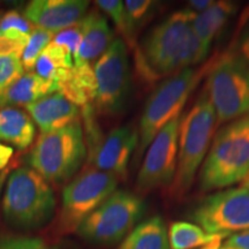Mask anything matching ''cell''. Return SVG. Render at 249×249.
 <instances>
[{"mask_svg": "<svg viewBox=\"0 0 249 249\" xmlns=\"http://www.w3.org/2000/svg\"><path fill=\"white\" fill-rule=\"evenodd\" d=\"M138 143L136 127L132 124L117 127L90 147L89 164L92 169L114 174L118 179H124Z\"/></svg>", "mask_w": 249, "mask_h": 249, "instance_id": "cell-13", "label": "cell"}, {"mask_svg": "<svg viewBox=\"0 0 249 249\" xmlns=\"http://www.w3.org/2000/svg\"><path fill=\"white\" fill-rule=\"evenodd\" d=\"M194 15L188 8L174 12L144 37L134 54L138 70L145 80L170 77L205 60L210 49L196 35Z\"/></svg>", "mask_w": 249, "mask_h": 249, "instance_id": "cell-1", "label": "cell"}, {"mask_svg": "<svg viewBox=\"0 0 249 249\" xmlns=\"http://www.w3.org/2000/svg\"><path fill=\"white\" fill-rule=\"evenodd\" d=\"M53 92H57V83L39 76L37 73L28 71L0 96V107H12L14 105L27 107Z\"/></svg>", "mask_w": 249, "mask_h": 249, "instance_id": "cell-19", "label": "cell"}, {"mask_svg": "<svg viewBox=\"0 0 249 249\" xmlns=\"http://www.w3.org/2000/svg\"><path fill=\"white\" fill-rule=\"evenodd\" d=\"M97 81L95 108L99 113L117 114L126 107L130 90L128 50L121 38L112 42L93 66Z\"/></svg>", "mask_w": 249, "mask_h": 249, "instance_id": "cell-10", "label": "cell"}, {"mask_svg": "<svg viewBox=\"0 0 249 249\" xmlns=\"http://www.w3.org/2000/svg\"><path fill=\"white\" fill-rule=\"evenodd\" d=\"M88 0H33L27 5L24 18L36 28L52 34L75 26L87 15Z\"/></svg>", "mask_w": 249, "mask_h": 249, "instance_id": "cell-14", "label": "cell"}, {"mask_svg": "<svg viewBox=\"0 0 249 249\" xmlns=\"http://www.w3.org/2000/svg\"><path fill=\"white\" fill-rule=\"evenodd\" d=\"M0 249H61L34 236L18 234H0Z\"/></svg>", "mask_w": 249, "mask_h": 249, "instance_id": "cell-29", "label": "cell"}, {"mask_svg": "<svg viewBox=\"0 0 249 249\" xmlns=\"http://www.w3.org/2000/svg\"><path fill=\"white\" fill-rule=\"evenodd\" d=\"M118 181L114 174L90 169L68 183L62 192L59 234L76 232L83 220L117 191Z\"/></svg>", "mask_w": 249, "mask_h": 249, "instance_id": "cell-9", "label": "cell"}, {"mask_svg": "<svg viewBox=\"0 0 249 249\" xmlns=\"http://www.w3.org/2000/svg\"><path fill=\"white\" fill-rule=\"evenodd\" d=\"M227 234H210L203 229L189 222H174L170 225L169 242L171 249H194L203 247L217 240H223Z\"/></svg>", "mask_w": 249, "mask_h": 249, "instance_id": "cell-23", "label": "cell"}, {"mask_svg": "<svg viewBox=\"0 0 249 249\" xmlns=\"http://www.w3.org/2000/svg\"><path fill=\"white\" fill-rule=\"evenodd\" d=\"M241 188L249 189V173L246 176V178L241 181Z\"/></svg>", "mask_w": 249, "mask_h": 249, "instance_id": "cell-38", "label": "cell"}, {"mask_svg": "<svg viewBox=\"0 0 249 249\" xmlns=\"http://www.w3.org/2000/svg\"><path fill=\"white\" fill-rule=\"evenodd\" d=\"M26 108L40 133L61 129L80 120V107L59 92L44 96Z\"/></svg>", "mask_w": 249, "mask_h": 249, "instance_id": "cell-15", "label": "cell"}, {"mask_svg": "<svg viewBox=\"0 0 249 249\" xmlns=\"http://www.w3.org/2000/svg\"><path fill=\"white\" fill-rule=\"evenodd\" d=\"M81 40H82V26H81L80 21L75 26L55 34L52 43L66 49L74 58L77 53V51H79Z\"/></svg>", "mask_w": 249, "mask_h": 249, "instance_id": "cell-30", "label": "cell"}, {"mask_svg": "<svg viewBox=\"0 0 249 249\" xmlns=\"http://www.w3.org/2000/svg\"><path fill=\"white\" fill-rule=\"evenodd\" d=\"M216 126V112L203 90L191 110L180 120L178 166L172 183L174 196H181L191 189L196 173L209 151Z\"/></svg>", "mask_w": 249, "mask_h": 249, "instance_id": "cell-4", "label": "cell"}, {"mask_svg": "<svg viewBox=\"0 0 249 249\" xmlns=\"http://www.w3.org/2000/svg\"><path fill=\"white\" fill-rule=\"evenodd\" d=\"M55 197L51 183L31 167H18L9 174L2 196V213L20 231H35L52 219Z\"/></svg>", "mask_w": 249, "mask_h": 249, "instance_id": "cell-3", "label": "cell"}, {"mask_svg": "<svg viewBox=\"0 0 249 249\" xmlns=\"http://www.w3.org/2000/svg\"><path fill=\"white\" fill-rule=\"evenodd\" d=\"M73 67V55L65 48L52 42L40 53L35 65V70L39 76L55 83L66 79Z\"/></svg>", "mask_w": 249, "mask_h": 249, "instance_id": "cell-22", "label": "cell"}, {"mask_svg": "<svg viewBox=\"0 0 249 249\" xmlns=\"http://www.w3.org/2000/svg\"><path fill=\"white\" fill-rule=\"evenodd\" d=\"M180 120L181 117L171 121L152 140L136 178L139 191L172 186L178 166Z\"/></svg>", "mask_w": 249, "mask_h": 249, "instance_id": "cell-12", "label": "cell"}, {"mask_svg": "<svg viewBox=\"0 0 249 249\" xmlns=\"http://www.w3.org/2000/svg\"><path fill=\"white\" fill-rule=\"evenodd\" d=\"M57 92L79 107H92L97 96V81L91 64H74L66 79L57 83Z\"/></svg>", "mask_w": 249, "mask_h": 249, "instance_id": "cell-17", "label": "cell"}, {"mask_svg": "<svg viewBox=\"0 0 249 249\" xmlns=\"http://www.w3.org/2000/svg\"><path fill=\"white\" fill-rule=\"evenodd\" d=\"M9 174V170L6 169L4 171H0V194H1L2 187H4L6 180H7V177Z\"/></svg>", "mask_w": 249, "mask_h": 249, "instance_id": "cell-36", "label": "cell"}, {"mask_svg": "<svg viewBox=\"0 0 249 249\" xmlns=\"http://www.w3.org/2000/svg\"><path fill=\"white\" fill-rule=\"evenodd\" d=\"M239 5L231 0L213 1L207 11L194 15L193 27L204 46L210 49L211 43L219 35L229 21L238 12Z\"/></svg>", "mask_w": 249, "mask_h": 249, "instance_id": "cell-20", "label": "cell"}, {"mask_svg": "<svg viewBox=\"0 0 249 249\" xmlns=\"http://www.w3.org/2000/svg\"><path fill=\"white\" fill-rule=\"evenodd\" d=\"M219 249H249V230L230 235Z\"/></svg>", "mask_w": 249, "mask_h": 249, "instance_id": "cell-32", "label": "cell"}, {"mask_svg": "<svg viewBox=\"0 0 249 249\" xmlns=\"http://www.w3.org/2000/svg\"><path fill=\"white\" fill-rule=\"evenodd\" d=\"M53 37L54 34H52L51 31L35 27L29 39H28L22 57H21V61H22L24 70L31 71L35 68L37 59L39 58L40 53L44 51L46 46L53 40Z\"/></svg>", "mask_w": 249, "mask_h": 249, "instance_id": "cell-25", "label": "cell"}, {"mask_svg": "<svg viewBox=\"0 0 249 249\" xmlns=\"http://www.w3.org/2000/svg\"><path fill=\"white\" fill-rule=\"evenodd\" d=\"M217 124L249 114V64L239 55L224 57L211 70L204 87Z\"/></svg>", "mask_w": 249, "mask_h": 249, "instance_id": "cell-8", "label": "cell"}, {"mask_svg": "<svg viewBox=\"0 0 249 249\" xmlns=\"http://www.w3.org/2000/svg\"><path fill=\"white\" fill-rule=\"evenodd\" d=\"M95 4L111 18L118 33L123 37L121 39L124 40L127 48L132 49L135 53L139 48V45L136 44V31L134 30L128 15L126 13L124 1L121 0H97Z\"/></svg>", "mask_w": 249, "mask_h": 249, "instance_id": "cell-24", "label": "cell"}, {"mask_svg": "<svg viewBox=\"0 0 249 249\" xmlns=\"http://www.w3.org/2000/svg\"><path fill=\"white\" fill-rule=\"evenodd\" d=\"M36 135L35 123L17 107L0 108V143L20 150L29 148Z\"/></svg>", "mask_w": 249, "mask_h": 249, "instance_id": "cell-18", "label": "cell"}, {"mask_svg": "<svg viewBox=\"0 0 249 249\" xmlns=\"http://www.w3.org/2000/svg\"><path fill=\"white\" fill-rule=\"evenodd\" d=\"M34 29L29 21L15 11L7 12L0 18V35L7 38L28 40Z\"/></svg>", "mask_w": 249, "mask_h": 249, "instance_id": "cell-26", "label": "cell"}, {"mask_svg": "<svg viewBox=\"0 0 249 249\" xmlns=\"http://www.w3.org/2000/svg\"><path fill=\"white\" fill-rule=\"evenodd\" d=\"M87 156V143L80 120L61 129L40 133L28 165L50 183H64L75 174Z\"/></svg>", "mask_w": 249, "mask_h": 249, "instance_id": "cell-6", "label": "cell"}, {"mask_svg": "<svg viewBox=\"0 0 249 249\" xmlns=\"http://www.w3.org/2000/svg\"><path fill=\"white\" fill-rule=\"evenodd\" d=\"M249 173V114L218 130L198 176L201 192L225 188Z\"/></svg>", "mask_w": 249, "mask_h": 249, "instance_id": "cell-2", "label": "cell"}, {"mask_svg": "<svg viewBox=\"0 0 249 249\" xmlns=\"http://www.w3.org/2000/svg\"><path fill=\"white\" fill-rule=\"evenodd\" d=\"M204 71L187 68L156 87L145 102L138 128L139 143L134 160L138 163L152 140L171 121L181 117V112L192 92L198 86Z\"/></svg>", "mask_w": 249, "mask_h": 249, "instance_id": "cell-5", "label": "cell"}, {"mask_svg": "<svg viewBox=\"0 0 249 249\" xmlns=\"http://www.w3.org/2000/svg\"><path fill=\"white\" fill-rule=\"evenodd\" d=\"M119 249H171L163 218L152 216L143 220L124 239Z\"/></svg>", "mask_w": 249, "mask_h": 249, "instance_id": "cell-21", "label": "cell"}, {"mask_svg": "<svg viewBox=\"0 0 249 249\" xmlns=\"http://www.w3.org/2000/svg\"><path fill=\"white\" fill-rule=\"evenodd\" d=\"M191 219L210 234L249 230V189L231 188L207 196L193 209Z\"/></svg>", "mask_w": 249, "mask_h": 249, "instance_id": "cell-11", "label": "cell"}, {"mask_svg": "<svg viewBox=\"0 0 249 249\" xmlns=\"http://www.w3.org/2000/svg\"><path fill=\"white\" fill-rule=\"evenodd\" d=\"M82 40L74 57V64H90L97 60L112 44L116 36L107 18L97 11H92L81 20Z\"/></svg>", "mask_w": 249, "mask_h": 249, "instance_id": "cell-16", "label": "cell"}, {"mask_svg": "<svg viewBox=\"0 0 249 249\" xmlns=\"http://www.w3.org/2000/svg\"><path fill=\"white\" fill-rule=\"evenodd\" d=\"M220 245H222V240H217L211 242V244L204 246V247H201L200 249H219Z\"/></svg>", "mask_w": 249, "mask_h": 249, "instance_id": "cell-37", "label": "cell"}, {"mask_svg": "<svg viewBox=\"0 0 249 249\" xmlns=\"http://www.w3.org/2000/svg\"><path fill=\"white\" fill-rule=\"evenodd\" d=\"M24 74L21 57L0 54V96Z\"/></svg>", "mask_w": 249, "mask_h": 249, "instance_id": "cell-27", "label": "cell"}, {"mask_svg": "<svg viewBox=\"0 0 249 249\" xmlns=\"http://www.w3.org/2000/svg\"><path fill=\"white\" fill-rule=\"evenodd\" d=\"M28 40L11 39L0 35V54H13L22 57Z\"/></svg>", "mask_w": 249, "mask_h": 249, "instance_id": "cell-31", "label": "cell"}, {"mask_svg": "<svg viewBox=\"0 0 249 249\" xmlns=\"http://www.w3.org/2000/svg\"><path fill=\"white\" fill-rule=\"evenodd\" d=\"M213 4V0H191L188 1V9L194 12L196 14H200L202 12L207 11L211 5Z\"/></svg>", "mask_w": 249, "mask_h": 249, "instance_id": "cell-35", "label": "cell"}, {"mask_svg": "<svg viewBox=\"0 0 249 249\" xmlns=\"http://www.w3.org/2000/svg\"><path fill=\"white\" fill-rule=\"evenodd\" d=\"M241 59L249 64V26L246 29L239 40V51L238 54Z\"/></svg>", "mask_w": 249, "mask_h": 249, "instance_id": "cell-33", "label": "cell"}, {"mask_svg": "<svg viewBox=\"0 0 249 249\" xmlns=\"http://www.w3.org/2000/svg\"><path fill=\"white\" fill-rule=\"evenodd\" d=\"M145 210V202L139 195L116 191L83 220L76 233L91 244H117L129 234Z\"/></svg>", "mask_w": 249, "mask_h": 249, "instance_id": "cell-7", "label": "cell"}, {"mask_svg": "<svg viewBox=\"0 0 249 249\" xmlns=\"http://www.w3.org/2000/svg\"><path fill=\"white\" fill-rule=\"evenodd\" d=\"M124 5L130 23L136 33L150 18L158 6L157 2L151 0H126L124 1Z\"/></svg>", "mask_w": 249, "mask_h": 249, "instance_id": "cell-28", "label": "cell"}, {"mask_svg": "<svg viewBox=\"0 0 249 249\" xmlns=\"http://www.w3.org/2000/svg\"><path fill=\"white\" fill-rule=\"evenodd\" d=\"M12 156H13V148L0 143V171L7 169Z\"/></svg>", "mask_w": 249, "mask_h": 249, "instance_id": "cell-34", "label": "cell"}]
</instances>
